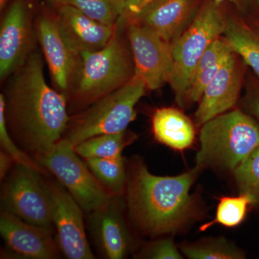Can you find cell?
<instances>
[{
    "label": "cell",
    "mask_w": 259,
    "mask_h": 259,
    "mask_svg": "<svg viewBox=\"0 0 259 259\" xmlns=\"http://www.w3.org/2000/svg\"><path fill=\"white\" fill-rule=\"evenodd\" d=\"M8 79L3 93L7 127L15 144L37 161L64 137L70 120L67 97L48 84L38 51Z\"/></svg>",
    "instance_id": "obj_1"
},
{
    "label": "cell",
    "mask_w": 259,
    "mask_h": 259,
    "mask_svg": "<svg viewBox=\"0 0 259 259\" xmlns=\"http://www.w3.org/2000/svg\"><path fill=\"white\" fill-rule=\"evenodd\" d=\"M200 170L177 177L152 175L140 158L127 166L125 193L127 214L132 226L144 236L155 238L180 231L195 213L191 187Z\"/></svg>",
    "instance_id": "obj_2"
},
{
    "label": "cell",
    "mask_w": 259,
    "mask_h": 259,
    "mask_svg": "<svg viewBox=\"0 0 259 259\" xmlns=\"http://www.w3.org/2000/svg\"><path fill=\"white\" fill-rule=\"evenodd\" d=\"M120 30L117 23L115 33L105 47L80 55L77 71L67 95L70 111H82L134 77L132 53Z\"/></svg>",
    "instance_id": "obj_3"
},
{
    "label": "cell",
    "mask_w": 259,
    "mask_h": 259,
    "mask_svg": "<svg viewBox=\"0 0 259 259\" xmlns=\"http://www.w3.org/2000/svg\"><path fill=\"white\" fill-rule=\"evenodd\" d=\"M196 167L234 171L259 146V125L239 110L211 119L202 126Z\"/></svg>",
    "instance_id": "obj_4"
},
{
    "label": "cell",
    "mask_w": 259,
    "mask_h": 259,
    "mask_svg": "<svg viewBox=\"0 0 259 259\" xmlns=\"http://www.w3.org/2000/svg\"><path fill=\"white\" fill-rule=\"evenodd\" d=\"M146 89L144 81L134 76L122 88L70 117L63 139L76 146L95 136L126 131L136 119L135 107Z\"/></svg>",
    "instance_id": "obj_5"
},
{
    "label": "cell",
    "mask_w": 259,
    "mask_h": 259,
    "mask_svg": "<svg viewBox=\"0 0 259 259\" xmlns=\"http://www.w3.org/2000/svg\"><path fill=\"white\" fill-rule=\"evenodd\" d=\"M228 19L212 0L201 5L188 28L172 45L173 66L168 82L178 105L185 107L194 70L209 46L223 36Z\"/></svg>",
    "instance_id": "obj_6"
},
{
    "label": "cell",
    "mask_w": 259,
    "mask_h": 259,
    "mask_svg": "<svg viewBox=\"0 0 259 259\" xmlns=\"http://www.w3.org/2000/svg\"><path fill=\"white\" fill-rule=\"evenodd\" d=\"M37 162L72 195L86 214L101 207L112 196L67 140L62 138Z\"/></svg>",
    "instance_id": "obj_7"
},
{
    "label": "cell",
    "mask_w": 259,
    "mask_h": 259,
    "mask_svg": "<svg viewBox=\"0 0 259 259\" xmlns=\"http://www.w3.org/2000/svg\"><path fill=\"white\" fill-rule=\"evenodd\" d=\"M1 209L25 222L54 230L45 175L32 168L16 164L3 180Z\"/></svg>",
    "instance_id": "obj_8"
},
{
    "label": "cell",
    "mask_w": 259,
    "mask_h": 259,
    "mask_svg": "<svg viewBox=\"0 0 259 259\" xmlns=\"http://www.w3.org/2000/svg\"><path fill=\"white\" fill-rule=\"evenodd\" d=\"M127 37L134 59L135 75L146 88L156 90L168 82L173 66L172 45L152 29L125 22Z\"/></svg>",
    "instance_id": "obj_9"
},
{
    "label": "cell",
    "mask_w": 259,
    "mask_h": 259,
    "mask_svg": "<svg viewBox=\"0 0 259 259\" xmlns=\"http://www.w3.org/2000/svg\"><path fill=\"white\" fill-rule=\"evenodd\" d=\"M45 180L52 200L53 224L61 254L69 259L95 258L81 206L57 180Z\"/></svg>",
    "instance_id": "obj_10"
},
{
    "label": "cell",
    "mask_w": 259,
    "mask_h": 259,
    "mask_svg": "<svg viewBox=\"0 0 259 259\" xmlns=\"http://www.w3.org/2000/svg\"><path fill=\"white\" fill-rule=\"evenodd\" d=\"M124 199L123 196L112 195L101 207L87 214L90 236L105 258H125L134 248V236L125 217Z\"/></svg>",
    "instance_id": "obj_11"
},
{
    "label": "cell",
    "mask_w": 259,
    "mask_h": 259,
    "mask_svg": "<svg viewBox=\"0 0 259 259\" xmlns=\"http://www.w3.org/2000/svg\"><path fill=\"white\" fill-rule=\"evenodd\" d=\"M54 230L35 226L10 213L0 214V234L5 245L1 258L57 259L61 257Z\"/></svg>",
    "instance_id": "obj_12"
},
{
    "label": "cell",
    "mask_w": 259,
    "mask_h": 259,
    "mask_svg": "<svg viewBox=\"0 0 259 259\" xmlns=\"http://www.w3.org/2000/svg\"><path fill=\"white\" fill-rule=\"evenodd\" d=\"M33 35L30 10L25 0H14L0 29V78L8 79L25 63L32 51Z\"/></svg>",
    "instance_id": "obj_13"
},
{
    "label": "cell",
    "mask_w": 259,
    "mask_h": 259,
    "mask_svg": "<svg viewBox=\"0 0 259 259\" xmlns=\"http://www.w3.org/2000/svg\"><path fill=\"white\" fill-rule=\"evenodd\" d=\"M244 65L234 52L227 59L217 75L204 89L194 114L196 125H203L236 105L243 84Z\"/></svg>",
    "instance_id": "obj_14"
},
{
    "label": "cell",
    "mask_w": 259,
    "mask_h": 259,
    "mask_svg": "<svg viewBox=\"0 0 259 259\" xmlns=\"http://www.w3.org/2000/svg\"><path fill=\"white\" fill-rule=\"evenodd\" d=\"M36 32L53 81L59 92L67 97L79 66V56L65 41L56 16L40 15Z\"/></svg>",
    "instance_id": "obj_15"
},
{
    "label": "cell",
    "mask_w": 259,
    "mask_h": 259,
    "mask_svg": "<svg viewBox=\"0 0 259 259\" xmlns=\"http://www.w3.org/2000/svg\"><path fill=\"white\" fill-rule=\"evenodd\" d=\"M200 6L199 0H155L139 15L121 23L144 25L172 44L190 26Z\"/></svg>",
    "instance_id": "obj_16"
},
{
    "label": "cell",
    "mask_w": 259,
    "mask_h": 259,
    "mask_svg": "<svg viewBox=\"0 0 259 259\" xmlns=\"http://www.w3.org/2000/svg\"><path fill=\"white\" fill-rule=\"evenodd\" d=\"M61 35L71 50L79 56L105 47L115 33L114 26L104 25L89 18L68 4L58 8L56 15Z\"/></svg>",
    "instance_id": "obj_17"
},
{
    "label": "cell",
    "mask_w": 259,
    "mask_h": 259,
    "mask_svg": "<svg viewBox=\"0 0 259 259\" xmlns=\"http://www.w3.org/2000/svg\"><path fill=\"white\" fill-rule=\"evenodd\" d=\"M152 131L156 141L178 151L190 148L195 139L192 121L174 107H161L153 112Z\"/></svg>",
    "instance_id": "obj_18"
},
{
    "label": "cell",
    "mask_w": 259,
    "mask_h": 259,
    "mask_svg": "<svg viewBox=\"0 0 259 259\" xmlns=\"http://www.w3.org/2000/svg\"><path fill=\"white\" fill-rule=\"evenodd\" d=\"M226 39L221 36L209 46L194 70L187 95V102H198L204 89L233 54Z\"/></svg>",
    "instance_id": "obj_19"
},
{
    "label": "cell",
    "mask_w": 259,
    "mask_h": 259,
    "mask_svg": "<svg viewBox=\"0 0 259 259\" xmlns=\"http://www.w3.org/2000/svg\"><path fill=\"white\" fill-rule=\"evenodd\" d=\"M223 36L259 79V31L251 25L230 18Z\"/></svg>",
    "instance_id": "obj_20"
},
{
    "label": "cell",
    "mask_w": 259,
    "mask_h": 259,
    "mask_svg": "<svg viewBox=\"0 0 259 259\" xmlns=\"http://www.w3.org/2000/svg\"><path fill=\"white\" fill-rule=\"evenodd\" d=\"M136 135L126 131L115 134L101 135L90 138L74 146L83 159L90 158H114L122 156V151L134 142Z\"/></svg>",
    "instance_id": "obj_21"
},
{
    "label": "cell",
    "mask_w": 259,
    "mask_h": 259,
    "mask_svg": "<svg viewBox=\"0 0 259 259\" xmlns=\"http://www.w3.org/2000/svg\"><path fill=\"white\" fill-rule=\"evenodd\" d=\"M93 175L111 195H125L127 166L123 156L114 158L84 159Z\"/></svg>",
    "instance_id": "obj_22"
},
{
    "label": "cell",
    "mask_w": 259,
    "mask_h": 259,
    "mask_svg": "<svg viewBox=\"0 0 259 259\" xmlns=\"http://www.w3.org/2000/svg\"><path fill=\"white\" fill-rule=\"evenodd\" d=\"M181 250L191 259H243L244 252L223 238L206 239L182 245Z\"/></svg>",
    "instance_id": "obj_23"
},
{
    "label": "cell",
    "mask_w": 259,
    "mask_h": 259,
    "mask_svg": "<svg viewBox=\"0 0 259 259\" xmlns=\"http://www.w3.org/2000/svg\"><path fill=\"white\" fill-rule=\"evenodd\" d=\"M253 204V200L246 194H241L238 197H223L220 199L214 219L204 224L200 230L206 231L214 224L227 228L238 226L244 221L248 207Z\"/></svg>",
    "instance_id": "obj_24"
},
{
    "label": "cell",
    "mask_w": 259,
    "mask_h": 259,
    "mask_svg": "<svg viewBox=\"0 0 259 259\" xmlns=\"http://www.w3.org/2000/svg\"><path fill=\"white\" fill-rule=\"evenodd\" d=\"M67 4L99 23L114 26L123 13L125 0H67Z\"/></svg>",
    "instance_id": "obj_25"
},
{
    "label": "cell",
    "mask_w": 259,
    "mask_h": 259,
    "mask_svg": "<svg viewBox=\"0 0 259 259\" xmlns=\"http://www.w3.org/2000/svg\"><path fill=\"white\" fill-rule=\"evenodd\" d=\"M241 194L249 196L259 205V146L234 170Z\"/></svg>",
    "instance_id": "obj_26"
},
{
    "label": "cell",
    "mask_w": 259,
    "mask_h": 259,
    "mask_svg": "<svg viewBox=\"0 0 259 259\" xmlns=\"http://www.w3.org/2000/svg\"><path fill=\"white\" fill-rule=\"evenodd\" d=\"M0 144L2 150L8 153L14 159L16 164L28 167L40 172L45 176H49V172L44 169L30 155L19 147L12 139L5 120V98L3 93L0 95Z\"/></svg>",
    "instance_id": "obj_27"
},
{
    "label": "cell",
    "mask_w": 259,
    "mask_h": 259,
    "mask_svg": "<svg viewBox=\"0 0 259 259\" xmlns=\"http://www.w3.org/2000/svg\"><path fill=\"white\" fill-rule=\"evenodd\" d=\"M140 258L153 259H182L183 256L179 252L173 240H156L148 243L139 253Z\"/></svg>",
    "instance_id": "obj_28"
},
{
    "label": "cell",
    "mask_w": 259,
    "mask_h": 259,
    "mask_svg": "<svg viewBox=\"0 0 259 259\" xmlns=\"http://www.w3.org/2000/svg\"><path fill=\"white\" fill-rule=\"evenodd\" d=\"M243 105L245 110L250 115L254 116L259 120V82L256 81H250L247 89Z\"/></svg>",
    "instance_id": "obj_29"
},
{
    "label": "cell",
    "mask_w": 259,
    "mask_h": 259,
    "mask_svg": "<svg viewBox=\"0 0 259 259\" xmlns=\"http://www.w3.org/2000/svg\"><path fill=\"white\" fill-rule=\"evenodd\" d=\"M155 0H126L123 13L118 21L124 22L139 15Z\"/></svg>",
    "instance_id": "obj_30"
},
{
    "label": "cell",
    "mask_w": 259,
    "mask_h": 259,
    "mask_svg": "<svg viewBox=\"0 0 259 259\" xmlns=\"http://www.w3.org/2000/svg\"><path fill=\"white\" fill-rule=\"evenodd\" d=\"M16 165L15 161L8 153L1 150L0 152V179L3 181L9 175L13 167Z\"/></svg>",
    "instance_id": "obj_31"
},
{
    "label": "cell",
    "mask_w": 259,
    "mask_h": 259,
    "mask_svg": "<svg viewBox=\"0 0 259 259\" xmlns=\"http://www.w3.org/2000/svg\"><path fill=\"white\" fill-rule=\"evenodd\" d=\"M212 1L219 6L224 3H231L236 7L238 11L243 14H245L248 12L251 5V0H212Z\"/></svg>",
    "instance_id": "obj_32"
},
{
    "label": "cell",
    "mask_w": 259,
    "mask_h": 259,
    "mask_svg": "<svg viewBox=\"0 0 259 259\" xmlns=\"http://www.w3.org/2000/svg\"><path fill=\"white\" fill-rule=\"evenodd\" d=\"M49 3L55 8H59L63 5L67 4V0H49Z\"/></svg>",
    "instance_id": "obj_33"
},
{
    "label": "cell",
    "mask_w": 259,
    "mask_h": 259,
    "mask_svg": "<svg viewBox=\"0 0 259 259\" xmlns=\"http://www.w3.org/2000/svg\"><path fill=\"white\" fill-rule=\"evenodd\" d=\"M9 2L10 0H0V8H1V10L4 9Z\"/></svg>",
    "instance_id": "obj_34"
},
{
    "label": "cell",
    "mask_w": 259,
    "mask_h": 259,
    "mask_svg": "<svg viewBox=\"0 0 259 259\" xmlns=\"http://www.w3.org/2000/svg\"><path fill=\"white\" fill-rule=\"evenodd\" d=\"M252 26H253L255 30L259 31V18L256 19V20H255L254 21H253V23H252Z\"/></svg>",
    "instance_id": "obj_35"
},
{
    "label": "cell",
    "mask_w": 259,
    "mask_h": 259,
    "mask_svg": "<svg viewBox=\"0 0 259 259\" xmlns=\"http://www.w3.org/2000/svg\"><path fill=\"white\" fill-rule=\"evenodd\" d=\"M253 1H254L256 9L258 10V11L259 12V0H253Z\"/></svg>",
    "instance_id": "obj_36"
},
{
    "label": "cell",
    "mask_w": 259,
    "mask_h": 259,
    "mask_svg": "<svg viewBox=\"0 0 259 259\" xmlns=\"http://www.w3.org/2000/svg\"><path fill=\"white\" fill-rule=\"evenodd\" d=\"M125 1H126V0H125Z\"/></svg>",
    "instance_id": "obj_37"
}]
</instances>
